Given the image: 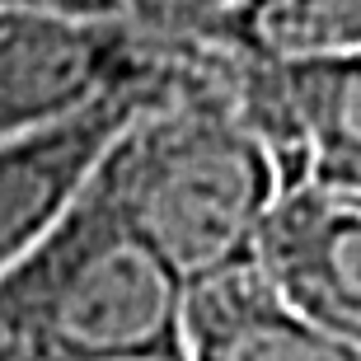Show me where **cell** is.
Returning <instances> with one entry per match:
<instances>
[{
    "label": "cell",
    "instance_id": "7a4b0ae2",
    "mask_svg": "<svg viewBox=\"0 0 361 361\" xmlns=\"http://www.w3.org/2000/svg\"><path fill=\"white\" fill-rule=\"evenodd\" d=\"M178 310L183 286L90 174L0 272V361H183Z\"/></svg>",
    "mask_w": 361,
    "mask_h": 361
},
{
    "label": "cell",
    "instance_id": "7c38bea8",
    "mask_svg": "<svg viewBox=\"0 0 361 361\" xmlns=\"http://www.w3.org/2000/svg\"><path fill=\"white\" fill-rule=\"evenodd\" d=\"M0 5H24V10H38V5H28V0H0Z\"/></svg>",
    "mask_w": 361,
    "mask_h": 361
},
{
    "label": "cell",
    "instance_id": "52a82bcc",
    "mask_svg": "<svg viewBox=\"0 0 361 361\" xmlns=\"http://www.w3.org/2000/svg\"><path fill=\"white\" fill-rule=\"evenodd\" d=\"M178 352L183 361H361L357 348L305 319L258 263L188 286Z\"/></svg>",
    "mask_w": 361,
    "mask_h": 361
},
{
    "label": "cell",
    "instance_id": "30bf717a",
    "mask_svg": "<svg viewBox=\"0 0 361 361\" xmlns=\"http://www.w3.org/2000/svg\"><path fill=\"white\" fill-rule=\"evenodd\" d=\"M38 10H56V14H80V19H113L122 14L113 0H28Z\"/></svg>",
    "mask_w": 361,
    "mask_h": 361
},
{
    "label": "cell",
    "instance_id": "277c9868",
    "mask_svg": "<svg viewBox=\"0 0 361 361\" xmlns=\"http://www.w3.org/2000/svg\"><path fill=\"white\" fill-rule=\"evenodd\" d=\"M226 52V47H221ZM244 122L286 188L361 197V52L258 61L230 52Z\"/></svg>",
    "mask_w": 361,
    "mask_h": 361
},
{
    "label": "cell",
    "instance_id": "6da1fadb",
    "mask_svg": "<svg viewBox=\"0 0 361 361\" xmlns=\"http://www.w3.org/2000/svg\"><path fill=\"white\" fill-rule=\"evenodd\" d=\"M169 38L178 42L174 80L113 136L94 183L188 291L254 263L281 174L240 113L230 52Z\"/></svg>",
    "mask_w": 361,
    "mask_h": 361
},
{
    "label": "cell",
    "instance_id": "8992f818",
    "mask_svg": "<svg viewBox=\"0 0 361 361\" xmlns=\"http://www.w3.org/2000/svg\"><path fill=\"white\" fill-rule=\"evenodd\" d=\"M258 272L324 334L361 352V202L286 188L258 235Z\"/></svg>",
    "mask_w": 361,
    "mask_h": 361
},
{
    "label": "cell",
    "instance_id": "ba28073f",
    "mask_svg": "<svg viewBox=\"0 0 361 361\" xmlns=\"http://www.w3.org/2000/svg\"><path fill=\"white\" fill-rule=\"evenodd\" d=\"M183 38L258 61L352 56L361 52V0H235L192 24Z\"/></svg>",
    "mask_w": 361,
    "mask_h": 361
},
{
    "label": "cell",
    "instance_id": "8fae6325",
    "mask_svg": "<svg viewBox=\"0 0 361 361\" xmlns=\"http://www.w3.org/2000/svg\"><path fill=\"white\" fill-rule=\"evenodd\" d=\"M113 5H118L122 14H132V19H146V14H150V5H155V0H113Z\"/></svg>",
    "mask_w": 361,
    "mask_h": 361
},
{
    "label": "cell",
    "instance_id": "4fadbf2b",
    "mask_svg": "<svg viewBox=\"0 0 361 361\" xmlns=\"http://www.w3.org/2000/svg\"><path fill=\"white\" fill-rule=\"evenodd\" d=\"M357 202H361V197H357Z\"/></svg>",
    "mask_w": 361,
    "mask_h": 361
},
{
    "label": "cell",
    "instance_id": "5b68a950",
    "mask_svg": "<svg viewBox=\"0 0 361 361\" xmlns=\"http://www.w3.org/2000/svg\"><path fill=\"white\" fill-rule=\"evenodd\" d=\"M174 66H178V42H174ZM174 66L164 71L160 80L113 90L104 99H94L90 108H80V113L0 146V272L10 268L14 258H24L47 235V226L75 202L85 178L94 174V164L113 146V136L150 99H160L169 90Z\"/></svg>",
    "mask_w": 361,
    "mask_h": 361
},
{
    "label": "cell",
    "instance_id": "9c48e42d",
    "mask_svg": "<svg viewBox=\"0 0 361 361\" xmlns=\"http://www.w3.org/2000/svg\"><path fill=\"white\" fill-rule=\"evenodd\" d=\"M226 5H235V0H155L141 24L155 33H188L192 24H202L207 14L226 10Z\"/></svg>",
    "mask_w": 361,
    "mask_h": 361
},
{
    "label": "cell",
    "instance_id": "3957f363",
    "mask_svg": "<svg viewBox=\"0 0 361 361\" xmlns=\"http://www.w3.org/2000/svg\"><path fill=\"white\" fill-rule=\"evenodd\" d=\"M174 66V38L132 14L80 19L0 5V146L71 118L127 85Z\"/></svg>",
    "mask_w": 361,
    "mask_h": 361
}]
</instances>
